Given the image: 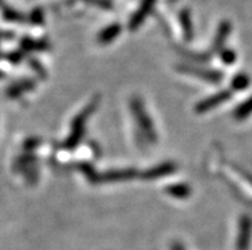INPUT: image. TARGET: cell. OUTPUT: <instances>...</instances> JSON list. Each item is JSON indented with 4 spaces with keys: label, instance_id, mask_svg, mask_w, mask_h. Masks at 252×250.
I'll list each match as a JSON object with an SVG mask.
<instances>
[{
    "label": "cell",
    "instance_id": "obj_1",
    "mask_svg": "<svg viewBox=\"0 0 252 250\" xmlns=\"http://www.w3.org/2000/svg\"><path fill=\"white\" fill-rule=\"evenodd\" d=\"M172 250H185V249H183V247H181L179 244H176L172 248Z\"/></svg>",
    "mask_w": 252,
    "mask_h": 250
}]
</instances>
